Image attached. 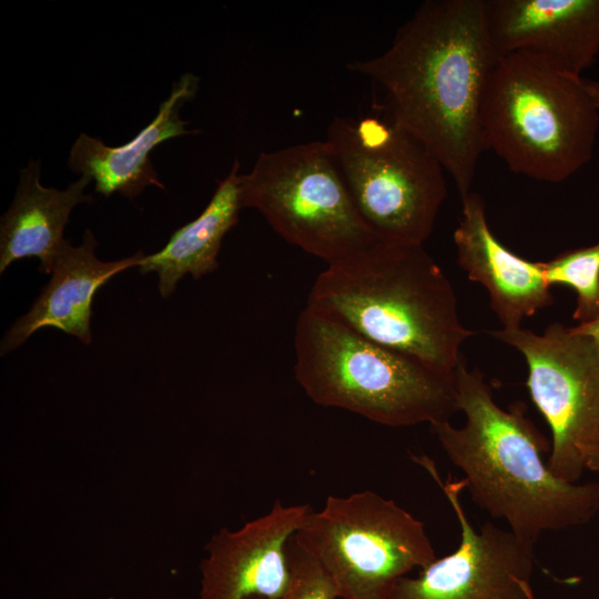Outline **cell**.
<instances>
[{
	"mask_svg": "<svg viewBox=\"0 0 599 599\" xmlns=\"http://www.w3.org/2000/svg\"><path fill=\"white\" fill-rule=\"evenodd\" d=\"M499 57L487 32L484 0H427L388 49L347 68L380 89L383 112L429 148L463 200L486 151L481 104Z\"/></svg>",
	"mask_w": 599,
	"mask_h": 599,
	"instance_id": "6da1fadb",
	"label": "cell"
},
{
	"mask_svg": "<svg viewBox=\"0 0 599 599\" xmlns=\"http://www.w3.org/2000/svg\"><path fill=\"white\" fill-rule=\"evenodd\" d=\"M461 427L430 425L444 453L464 474L465 490L491 517L535 544L547 531L589 522L599 510V483H567L544 460L550 445L521 406L502 409L478 369L455 370Z\"/></svg>",
	"mask_w": 599,
	"mask_h": 599,
	"instance_id": "7a4b0ae2",
	"label": "cell"
},
{
	"mask_svg": "<svg viewBox=\"0 0 599 599\" xmlns=\"http://www.w3.org/2000/svg\"><path fill=\"white\" fill-rule=\"evenodd\" d=\"M306 307L447 375L474 334L459 319L451 283L422 244L377 241L327 264Z\"/></svg>",
	"mask_w": 599,
	"mask_h": 599,
	"instance_id": "3957f363",
	"label": "cell"
},
{
	"mask_svg": "<svg viewBox=\"0 0 599 599\" xmlns=\"http://www.w3.org/2000/svg\"><path fill=\"white\" fill-rule=\"evenodd\" d=\"M294 374L317 405L389 427L447 422L459 410L455 374L377 344L305 306L295 324Z\"/></svg>",
	"mask_w": 599,
	"mask_h": 599,
	"instance_id": "277c9868",
	"label": "cell"
},
{
	"mask_svg": "<svg viewBox=\"0 0 599 599\" xmlns=\"http://www.w3.org/2000/svg\"><path fill=\"white\" fill-rule=\"evenodd\" d=\"M481 133L512 171L559 183L592 158L599 108L583 79L522 53L499 57L486 84Z\"/></svg>",
	"mask_w": 599,
	"mask_h": 599,
	"instance_id": "5b68a950",
	"label": "cell"
},
{
	"mask_svg": "<svg viewBox=\"0 0 599 599\" xmlns=\"http://www.w3.org/2000/svg\"><path fill=\"white\" fill-rule=\"evenodd\" d=\"M325 141L375 237L424 245L447 195L446 171L429 148L383 111L335 116Z\"/></svg>",
	"mask_w": 599,
	"mask_h": 599,
	"instance_id": "8992f818",
	"label": "cell"
},
{
	"mask_svg": "<svg viewBox=\"0 0 599 599\" xmlns=\"http://www.w3.org/2000/svg\"><path fill=\"white\" fill-rule=\"evenodd\" d=\"M293 538L327 575L338 599H388L399 579L437 558L425 524L372 490L328 496Z\"/></svg>",
	"mask_w": 599,
	"mask_h": 599,
	"instance_id": "52a82bcc",
	"label": "cell"
},
{
	"mask_svg": "<svg viewBox=\"0 0 599 599\" xmlns=\"http://www.w3.org/2000/svg\"><path fill=\"white\" fill-rule=\"evenodd\" d=\"M241 207L257 210L284 240L326 265L378 240L358 213L328 143L262 152L240 174Z\"/></svg>",
	"mask_w": 599,
	"mask_h": 599,
	"instance_id": "ba28073f",
	"label": "cell"
},
{
	"mask_svg": "<svg viewBox=\"0 0 599 599\" xmlns=\"http://www.w3.org/2000/svg\"><path fill=\"white\" fill-rule=\"evenodd\" d=\"M491 335L526 359L530 397L551 432L550 471L578 483L589 450L599 444V344L561 323L542 334L519 326Z\"/></svg>",
	"mask_w": 599,
	"mask_h": 599,
	"instance_id": "9c48e42d",
	"label": "cell"
},
{
	"mask_svg": "<svg viewBox=\"0 0 599 599\" xmlns=\"http://www.w3.org/2000/svg\"><path fill=\"white\" fill-rule=\"evenodd\" d=\"M445 494L460 528L456 550L436 558L417 577H403L388 599H534V544L486 522L477 531L461 504L464 479L443 480L433 459L413 456Z\"/></svg>",
	"mask_w": 599,
	"mask_h": 599,
	"instance_id": "30bf717a",
	"label": "cell"
},
{
	"mask_svg": "<svg viewBox=\"0 0 599 599\" xmlns=\"http://www.w3.org/2000/svg\"><path fill=\"white\" fill-rule=\"evenodd\" d=\"M312 510L308 504L276 501L242 528L219 531L201 565L200 599L282 596L292 579L288 542Z\"/></svg>",
	"mask_w": 599,
	"mask_h": 599,
	"instance_id": "8fae6325",
	"label": "cell"
},
{
	"mask_svg": "<svg viewBox=\"0 0 599 599\" xmlns=\"http://www.w3.org/2000/svg\"><path fill=\"white\" fill-rule=\"evenodd\" d=\"M501 57L522 53L577 79L599 55V0H484Z\"/></svg>",
	"mask_w": 599,
	"mask_h": 599,
	"instance_id": "7c38bea8",
	"label": "cell"
},
{
	"mask_svg": "<svg viewBox=\"0 0 599 599\" xmlns=\"http://www.w3.org/2000/svg\"><path fill=\"white\" fill-rule=\"evenodd\" d=\"M454 242L459 267L486 288L504 328L519 327L554 303L540 262L525 260L498 241L488 225L485 203L475 192L461 200Z\"/></svg>",
	"mask_w": 599,
	"mask_h": 599,
	"instance_id": "4fadbf2b",
	"label": "cell"
},
{
	"mask_svg": "<svg viewBox=\"0 0 599 599\" xmlns=\"http://www.w3.org/2000/svg\"><path fill=\"white\" fill-rule=\"evenodd\" d=\"M97 245L90 230H85L79 246H72L68 240L64 242L50 282L30 311L6 333L1 343L2 355L43 327L61 329L85 344L91 342L90 319L95 293L112 276L139 266L146 256L139 251L122 260L102 262L95 256Z\"/></svg>",
	"mask_w": 599,
	"mask_h": 599,
	"instance_id": "5bb4252c",
	"label": "cell"
},
{
	"mask_svg": "<svg viewBox=\"0 0 599 599\" xmlns=\"http://www.w3.org/2000/svg\"><path fill=\"white\" fill-rule=\"evenodd\" d=\"M199 81L192 73L183 74L151 123L123 145L108 146L99 138L81 133L71 148L69 167L91 177L94 191L106 197L119 193L133 200L146 186L164 189L150 153L166 140L199 132L186 130V122L179 114L182 105L196 94Z\"/></svg>",
	"mask_w": 599,
	"mask_h": 599,
	"instance_id": "9a60e30c",
	"label": "cell"
},
{
	"mask_svg": "<svg viewBox=\"0 0 599 599\" xmlns=\"http://www.w3.org/2000/svg\"><path fill=\"white\" fill-rule=\"evenodd\" d=\"M40 161L30 160L20 171L13 202L1 217L0 272L24 257H37L41 273H52L67 241L64 227L73 207L92 202L84 189L92 181L88 175L64 190L44 187L40 183Z\"/></svg>",
	"mask_w": 599,
	"mask_h": 599,
	"instance_id": "2e32d148",
	"label": "cell"
},
{
	"mask_svg": "<svg viewBox=\"0 0 599 599\" xmlns=\"http://www.w3.org/2000/svg\"><path fill=\"white\" fill-rule=\"evenodd\" d=\"M240 164L237 159L203 212L177 229L165 246L139 265L142 274L156 272L162 297L170 296L177 282L191 274L199 280L219 267L217 255L224 235L237 223L240 201Z\"/></svg>",
	"mask_w": 599,
	"mask_h": 599,
	"instance_id": "e0dca14e",
	"label": "cell"
},
{
	"mask_svg": "<svg viewBox=\"0 0 599 599\" xmlns=\"http://www.w3.org/2000/svg\"><path fill=\"white\" fill-rule=\"evenodd\" d=\"M540 264L550 287L566 285L576 293L572 318L578 324L599 319V242L565 251Z\"/></svg>",
	"mask_w": 599,
	"mask_h": 599,
	"instance_id": "ac0fdd59",
	"label": "cell"
},
{
	"mask_svg": "<svg viewBox=\"0 0 599 599\" xmlns=\"http://www.w3.org/2000/svg\"><path fill=\"white\" fill-rule=\"evenodd\" d=\"M292 579L286 591L276 598L250 597L247 599H338L332 581L317 561L292 539L287 546Z\"/></svg>",
	"mask_w": 599,
	"mask_h": 599,
	"instance_id": "d6986e66",
	"label": "cell"
},
{
	"mask_svg": "<svg viewBox=\"0 0 599 599\" xmlns=\"http://www.w3.org/2000/svg\"><path fill=\"white\" fill-rule=\"evenodd\" d=\"M571 328L577 333L592 337L599 344V319L591 323L578 324Z\"/></svg>",
	"mask_w": 599,
	"mask_h": 599,
	"instance_id": "ffe728a7",
	"label": "cell"
},
{
	"mask_svg": "<svg viewBox=\"0 0 599 599\" xmlns=\"http://www.w3.org/2000/svg\"><path fill=\"white\" fill-rule=\"evenodd\" d=\"M586 469L599 473V444L589 450L586 458Z\"/></svg>",
	"mask_w": 599,
	"mask_h": 599,
	"instance_id": "44dd1931",
	"label": "cell"
},
{
	"mask_svg": "<svg viewBox=\"0 0 599 599\" xmlns=\"http://www.w3.org/2000/svg\"><path fill=\"white\" fill-rule=\"evenodd\" d=\"M583 82L588 92L599 108V81L583 79Z\"/></svg>",
	"mask_w": 599,
	"mask_h": 599,
	"instance_id": "7402d4cb",
	"label": "cell"
}]
</instances>
